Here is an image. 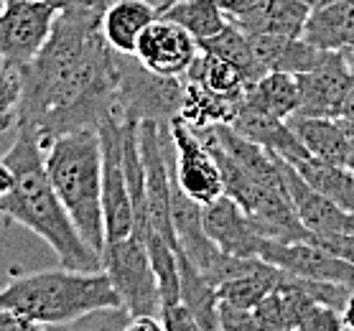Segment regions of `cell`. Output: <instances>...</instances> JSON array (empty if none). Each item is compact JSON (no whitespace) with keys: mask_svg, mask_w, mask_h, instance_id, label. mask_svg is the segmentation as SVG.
Instances as JSON below:
<instances>
[{"mask_svg":"<svg viewBox=\"0 0 354 331\" xmlns=\"http://www.w3.org/2000/svg\"><path fill=\"white\" fill-rule=\"evenodd\" d=\"M16 130L39 140L97 128L118 105V54L102 33V8L57 13L41 51L21 69Z\"/></svg>","mask_w":354,"mask_h":331,"instance_id":"1","label":"cell"},{"mask_svg":"<svg viewBox=\"0 0 354 331\" xmlns=\"http://www.w3.org/2000/svg\"><path fill=\"white\" fill-rule=\"evenodd\" d=\"M13 169V189L0 199V217L31 229L57 252L59 265L82 273L102 270V255L82 237L74 219L59 199L44 161V146L26 133H16L3 155Z\"/></svg>","mask_w":354,"mask_h":331,"instance_id":"2","label":"cell"},{"mask_svg":"<svg viewBox=\"0 0 354 331\" xmlns=\"http://www.w3.org/2000/svg\"><path fill=\"white\" fill-rule=\"evenodd\" d=\"M122 306L105 270H39L13 275L0 288V308L36 326H69L97 308Z\"/></svg>","mask_w":354,"mask_h":331,"instance_id":"3","label":"cell"},{"mask_svg":"<svg viewBox=\"0 0 354 331\" xmlns=\"http://www.w3.org/2000/svg\"><path fill=\"white\" fill-rule=\"evenodd\" d=\"M44 161L59 199L74 219L82 237L102 255L105 214H102V140L97 128H77L54 138Z\"/></svg>","mask_w":354,"mask_h":331,"instance_id":"4","label":"cell"},{"mask_svg":"<svg viewBox=\"0 0 354 331\" xmlns=\"http://www.w3.org/2000/svg\"><path fill=\"white\" fill-rule=\"evenodd\" d=\"M118 54V51H115ZM118 105L115 113L133 120H153L169 130L184 107L186 79L156 74L136 59V54H118Z\"/></svg>","mask_w":354,"mask_h":331,"instance_id":"5","label":"cell"},{"mask_svg":"<svg viewBox=\"0 0 354 331\" xmlns=\"http://www.w3.org/2000/svg\"><path fill=\"white\" fill-rule=\"evenodd\" d=\"M102 270L120 296L122 308L130 316H156L161 319V291L153 270L151 252L145 240L138 234L105 243L102 247Z\"/></svg>","mask_w":354,"mask_h":331,"instance_id":"6","label":"cell"},{"mask_svg":"<svg viewBox=\"0 0 354 331\" xmlns=\"http://www.w3.org/2000/svg\"><path fill=\"white\" fill-rule=\"evenodd\" d=\"M102 140V214H105V243H115L136 232V214L130 202L125 163H122V122L118 113L105 115L100 125Z\"/></svg>","mask_w":354,"mask_h":331,"instance_id":"7","label":"cell"},{"mask_svg":"<svg viewBox=\"0 0 354 331\" xmlns=\"http://www.w3.org/2000/svg\"><path fill=\"white\" fill-rule=\"evenodd\" d=\"M169 135L174 146L171 176L178 189L199 204H209L225 194V181H222L217 155L201 140L199 133L178 117L171 122Z\"/></svg>","mask_w":354,"mask_h":331,"instance_id":"8","label":"cell"},{"mask_svg":"<svg viewBox=\"0 0 354 331\" xmlns=\"http://www.w3.org/2000/svg\"><path fill=\"white\" fill-rule=\"evenodd\" d=\"M57 10L41 0H13L0 8V62L24 69L54 28Z\"/></svg>","mask_w":354,"mask_h":331,"instance_id":"9","label":"cell"},{"mask_svg":"<svg viewBox=\"0 0 354 331\" xmlns=\"http://www.w3.org/2000/svg\"><path fill=\"white\" fill-rule=\"evenodd\" d=\"M260 260H266L270 265L281 267L283 273L298 275V278H311V281H331V283H346L354 285V265L346 260L331 255L324 250L322 245L311 240L301 243H275L263 237L260 243Z\"/></svg>","mask_w":354,"mask_h":331,"instance_id":"10","label":"cell"},{"mask_svg":"<svg viewBox=\"0 0 354 331\" xmlns=\"http://www.w3.org/2000/svg\"><path fill=\"white\" fill-rule=\"evenodd\" d=\"M199 54V41L169 18H156L138 36L136 59L156 74L186 77L189 66Z\"/></svg>","mask_w":354,"mask_h":331,"instance_id":"11","label":"cell"},{"mask_svg":"<svg viewBox=\"0 0 354 331\" xmlns=\"http://www.w3.org/2000/svg\"><path fill=\"white\" fill-rule=\"evenodd\" d=\"M298 77V113L308 117H339L349 87L354 84V72L344 54L329 51V57L311 72Z\"/></svg>","mask_w":354,"mask_h":331,"instance_id":"12","label":"cell"},{"mask_svg":"<svg viewBox=\"0 0 354 331\" xmlns=\"http://www.w3.org/2000/svg\"><path fill=\"white\" fill-rule=\"evenodd\" d=\"M204 229L212 237V243L227 255L258 258L263 234L232 196L222 194L214 202L204 204Z\"/></svg>","mask_w":354,"mask_h":331,"instance_id":"13","label":"cell"},{"mask_svg":"<svg viewBox=\"0 0 354 331\" xmlns=\"http://www.w3.org/2000/svg\"><path fill=\"white\" fill-rule=\"evenodd\" d=\"M281 171L290 204H293L298 219L304 222V227L308 232H314V237L326 232H349V229H354V211L342 209L339 204L331 202L329 196L319 194L314 186H308L301 178V173L283 158Z\"/></svg>","mask_w":354,"mask_h":331,"instance_id":"14","label":"cell"},{"mask_svg":"<svg viewBox=\"0 0 354 331\" xmlns=\"http://www.w3.org/2000/svg\"><path fill=\"white\" fill-rule=\"evenodd\" d=\"M314 303L316 299L308 293L304 278L283 273L278 288L268 293L252 311L260 331H301L304 316Z\"/></svg>","mask_w":354,"mask_h":331,"instance_id":"15","label":"cell"},{"mask_svg":"<svg viewBox=\"0 0 354 331\" xmlns=\"http://www.w3.org/2000/svg\"><path fill=\"white\" fill-rule=\"evenodd\" d=\"M240 135H245L248 140L258 143V146L268 148L270 153H275L278 158H283L286 163H296L304 155H311L304 148V143L298 140V135L293 133L288 120L273 117V115L263 113L258 107L242 102L240 113L234 115V120L230 122Z\"/></svg>","mask_w":354,"mask_h":331,"instance_id":"16","label":"cell"},{"mask_svg":"<svg viewBox=\"0 0 354 331\" xmlns=\"http://www.w3.org/2000/svg\"><path fill=\"white\" fill-rule=\"evenodd\" d=\"M252 51L266 72L304 74L319 66L329 51L311 46L304 36H281V33H258L250 36Z\"/></svg>","mask_w":354,"mask_h":331,"instance_id":"17","label":"cell"},{"mask_svg":"<svg viewBox=\"0 0 354 331\" xmlns=\"http://www.w3.org/2000/svg\"><path fill=\"white\" fill-rule=\"evenodd\" d=\"M301 36L316 49L346 54L354 46V0H337L311 8Z\"/></svg>","mask_w":354,"mask_h":331,"instance_id":"18","label":"cell"},{"mask_svg":"<svg viewBox=\"0 0 354 331\" xmlns=\"http://www.w3.org/2000/svg\"><path fill=\"white\" fill-rule=\"evenodd\" d=\"M158 18L153 0H113L102 10V33L118 54H136L138 36Z\"/></svg>","mask_w":354,"mask_h":331,"instance_id":"19","label":"cell"},{"mask_svg":"<svg viewBox=\"0 0 354 331\" xmlns=\"http://www.w3.org/2000/svg\"><path fill=\"white\" fill-rule=\"evenodd\" d=\"M311 13L304 0H260L255 8L242 16L230 18L248 36L258 33H281V36H301L306 18Z\"/></svg>","mask_w":354,"mask_h":331,"instance_id":"20","label":"cell"},{"mask_svg":"<svg viewBox=\"0 0 354 331\" xmlns=\"http://www.w3.org/2000/svg\"><path fill=\"white\" fill-rule=\"evenodd\" d=\"M290 128L304 143L308 153L322 161L339 163L346 166V155H349V143H346L344 125L339 117H308V115H293L290 117Z\"/></svg>","mask_w":354,"mask_h":331,"instance_id":"21","label":"cell"},{"mask_svg":"<svg viewBox=\"0 0 354 331\" xmlns=\"http://www.w3.org/2000/svg\"><path fill=\"white\" fill-rule=\"evenodd\" d=\"M301 173L308 186H314L319 194L329 196L342 209L354 211V171L339 163L322 161L314 155H304L301 161L290 163Z\"/></svg>","mask_w":354,"mask_h":331,"instance_id":"22","label":"cell"},{"mask_svg":"<svg viewBox=\"0 0 354 331\" xmlns=\"http://www.w3.org/2000/svg\"><path fill=\"white\" fill-rule=\"evenodd\" d=\"M245 102L273 117L290 120L298 113V77L288 72H266L255 84H250Z\"/></svg>","mask_w":354,"mask_h":331,"instance_id":"23","label":"cell"},{"mask_svg":"<svg viewBox=\"0 0 354 331\" xmlns=\"http://www.w3.org/2000/svg\"><path fill=\"white\" fill-rule=\"evenodd\" d=\"M186 79L199 82L209 92H214V95L225 100H232V102H245V95H248L250 89L248 77L237 66L201 49L196 54V59H194V64L189 66Z\"/></svg>","mask_w":354,"mask_h":331,"instance_id":"24","label":"cell"},{"mask_svg":"<svg viewBox=\"0 0 354 331\" xmlns=\"http://www.w3.org/2000/svg\"><path fill=\"white\" fill-rule=\"evenodd\" d=\"M186 79V77H184ZM242 102H232L209 92V89L194 79H186V95H184V107H181V120L186 125H192L194 130L212 128V125H230L234 120V115L240 113Z\"/></svg>","mask_w":354,"mask_h":331,"instance_id":"25","label":"cell"},{"mask_svg":"<svg viewBox=\"0 0 354 331\" xmlns=\"http://www.w3.org/2000/svg\"><path fill=\"white\" fill-rule=\"evenodd\" d=\"M199 49L207 51V54H214V57L225 59L230 64H234L245 77H248L250 84L266 74V69L260 66L255 51H252V44H250V36L242 31L240 26L227 21V26L219 33L209 36V39L199 41Z\"/></svg>","mask_w":354,"mask_h":331,"instance_id":"26","label":"cell"},{"mask_svg":"<svg viewBox=\"0 0 354 331\" xmlns=\"http://www.w3.org/2000/svg\"><path fill=\"white\" fill-rule=\"evenodd\" d=\"M281 281H283L281 267H275V265H270V263H266V260H260L250 273H242V275H237V278H230V281L219 283L217 299L227 301V303H234V306H242V308H255L268 293L278 288Z\"/></svg>","mask_w":354,"mask_h":331,"instance_id":"27","label":"cell"},{"mask_svg":"<svg viewBox=\"0 0 354 331\" xmlns=\"http://www.w3.org/2000/svg\"><path fill=\"white\" fill-rule=\"evenodd\" d=\"M158 16L169 18L181 28H186L196 41H204L219 33L230 21L214 0H174L158 10Z\"/></svg>","mask_w":354,"mask_h":331,"instance_id":"28","label":"cell"},{"mask_svg":"<svg viewBox=\"0 0 354 331\" xmlns=\"http://www.w3.org/2000/svg\"><path fill=\"white\" fill-rule=\"evenodd\" d=\"M18 102H21V74L18 69L0 62V133L16 125Z\"/></svg>","mask_w":354,"mask_h":331,"instance_id":"29","label":"cell"},{"mask_svg":"<svg viewBox=\"0 0 354 331\" xmlns=\"http://www.w3.org/2000/svg\"><path fill=\"white\" fill-rule=\"evenodd\" d=\"M217 319L222 331H260L252 308L234 306V303H227V301L217 303Z\"/></svg>","mask_w":354,"mask_h":331,"instance_id":"30","label":"cell"},{"mask_svg":"<svg viewBox=\"0 0 354 331\" xmlns=\"http://www.w3.org/2000/svg\"><path fill=\"white\" fill-rule=\"evenodd\" d=\"M316 245H322L324 250H329L331 255L346 260L354 265V229L349 232H326V234H316L314 237Z\"/></svg>","mask_w":354,"mask_h":331,"instance_id":"31","label":"cell"},{"mask_svg":"<svg viewBox=\"0 0 354 331\" xmlns=\"http://www.w3.org/2000/svg\"><path fill=\"white\" fill-rule=\"evenodd\" d=\"M41 3H46L51 8L62 13V10H74V8H102L105 10L113 0H41Z\"/></svg>","mask_w":354,"mask_h":331,"instance_id":"32","label":"cell"},{"mask_svg":"<svg viewBox=\"0 0 354 331\" xmlns=\"http://www.w3.org/2000/svg\"><path fill=\"white\" fill-rule=\"evenodd\" d=\"M219 8L225 10L227 18H234V16H242V13H248L250 8H255L260 0H214Z\"/></svg>","mask_w":354,"mask_h":331,"instance_id":"33","label":"cell"},{"mask_svg":"<svg viewBox=\"0 0 354 331\" xmlns=\"http://www.w3.org/2000/svg\"><path fill=\"white\" fill-rule=\"evenodd\" d=\"M26 329H33V326L26 319H21V316L0 308V331H26Z\"/></svg>","mask_w":354,"mask_h":331,"instance_id":"34","label":"cell"},{"mask_svg":"<svg viewBox=\"0 0 354 331\" xmlns=\"http://www.w3.org/2000/svg\"><path fill=\"white\" fill-rule=\"evenodd\" d=\"M13 181H16V176H13V169L8 166V161H6V158H0V199H3V196L13 189Z\"/></svg>","mask_w":354,"mask_h":331,"instance_id":"35","label":"cell"},{"mask_svg":"<svg viewBox=\"0 0 354 331\" xmlns=\"http://www.w3.org/2000/svg\"><path fill=\"white\" fill-rule=\"evenodd\" d=\"M342 125H344V133H346V143H349V155H346V169L354 171V122L352 120H344V117H339Z\"/></svg>","mask_w":354,"mask_h":331,"instance_id":"36","label":"cell"},{"mask_svg":"<svg viewBox=\"0 0 354 331\" xmlns=\"http://www.w3.org/2000/svg\"><path fill=\"white\" fill-rule=\"evenodd\" d=\"M342 326L354 331V288H352V293H349V299H346L344 308H342Z\"/></svg>","mask_w":354,"mask_h":331,"instance_id":"37","label":"cell"},{"mask_svg":"<svg viewBox=\"0 0 354 331\" xmlns=\"http://www.w3.org/2000/svg\"><path fill=\"white\" fill-rule=\"evenodd\" d=\"M339 117H344V120L354 122V84L349 87V92H346L344 105H342V110H339Z\"/></svg>","mask_w":354,"mask_h":331,"instance_id":"38","label":"cell"},{"mask_svg":"<svg viewBox=\"0 0 354 331\" xmlns=\"http://www.w3.org/2000/svg\"><path fill=\"white\" fill-rule=\"evenodd\" d=\"M344 57H346V62H349V66H352V72H354V46L349 51H346Z\"/></svg>","mask_w":354,"mask_h":331,"instance_id":"39","label":"cell"},{"mask_svg":"<svg viewBox=\"0 0 354 331\" xmlns=\"http://www.w3.org/2000/svg\"><path fill=\"white\" fill-rule=\"evenodd\" d=\"M169 3H174V0H156V6H158V10H161L163 6H169Z\"/></svg>","mask_w":354,"mask_h":331,"instance_id":"40","label":"cell"},{"mask_svg":"<svg viewBox=\"0 0 354 331\" xmlns=\"http://www.w3.org/2000/svg\"><path fill=\"white\" fill-rule=\"evenodd\" d=\"M3 6H6V3H3V0H0V8H3Z\"/></svg>","mask_w":354,"mask_h":331,"instance_id":"41","label":"cell"},{"mask_svg":"<svg viewBox=\"0 0 354 331\" xmlns=\"http://www.w3.org/2000/svg\"><path fill=\"white\" fill-rule=\"evenodd\" d=\"M3 3H13V0H3Z\"/></svg>","mask_w":354,"mask_h":331,"instance_id":"42","label":"cell"}]
</instances>
